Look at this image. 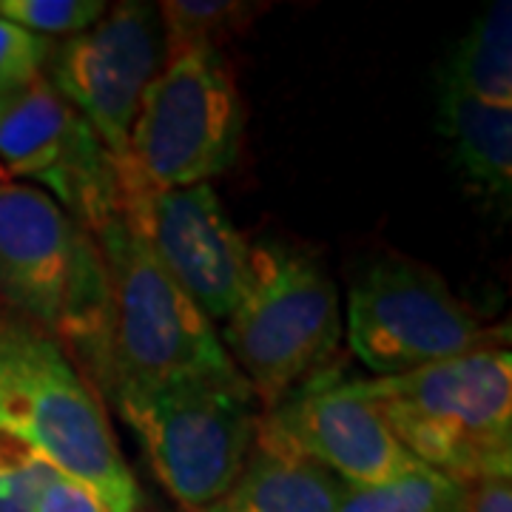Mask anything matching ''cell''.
<instances>
[{"label": "cell", "instance_id": "obj_1", "mask_svg": "<svg viewBox=\"0 0 512 512\" xmlns=\"http://www.w3.org/2000/svg\"><path fill=\"white\" fill-rule=\"evenodd\" d=\"M0 433L86 484L109 512L140 510L100 396L57 339L9 311H0Z\"/></svg>", "mask_w": 512, "mask_h": 512}, {"label": "cell", "instance_id": "obj_2", "mask_svg": "<svg viewBox=\"0 0 512 512\" xmlns=\"http://www.w3.org/2000/svg\"><path fill=\"white\" fill-rule=\"evenodd\" d=\"M92 237L109 276L106 345L94 382L117 410L185 376L234 367L214 322L165 274L120 211Z\"/></svg>", "mask_w": 512, "mask_h": 512}, {"label": "cell", "instance_id": "obj_3", "mask_svg": "<svg viewBox=\"0 0 512 512\" xmlns=\"http://www.w3.org/2000/svg\"><path fill=\"white\" fill-rule=\"evenodd\" d=\"M356 384L419 464L467 490L512 476L510 348L478 350Z\"/></svg>", "mask_w": 512, "mask_h": 512}, {"label": "cell", "instance_id": "obj_4", "mask_svg": "<svg viewBox=\"0 0 512 512\" xmlns=\"http://www.w3.org/2000/svg\"><path fill=\"white\" fill-rule=\"evenodd\" d=\"M0 299L97 373L109 322L106 262L97 239L37 185L0 183Z\"/></svg>", "mask_w": 512, "mask_h": 512}, {"label": "cell", "instance_id": "obj_5", "mask_svg": "<svg viewBox=\"0 0 512 512\" xmlns=\"http://www.w3.org/2000/svg\"><path fill=\"white\" fill-rule=\"evenodd\" d=\"M339 339V291L325 265L282 242L254 245L251 282L225 319L222 348L256 399L274 410L313 382Z\"/></svg>", "mask_w": 512, "mask_h": 512}, {"label": "cell", "instance_id": "obj_6", "mask_svg": "<svg viewBox=\"0 0 512 512\" xmlns=\"http://www.w3.org/2000/svg\"><path fill=\"white\" fill-rule=\"evenodd\" d=\"M120 416L143 439L154 476L191 512L231 490L259 430L254 390L237 367L165 384Z\"/></svg>", "mask_w": 512, "mask_h": 512}, {"label": "cell", "instance_id": "obj_7", "mask_svg": "<svg viewBox=\"0 0 512 512\" xmlns=\"http://www.w3.org/2000/svg\"><path fill=\"white\" fill-rule=\"evenodd\" d=\"M242 128L245 103L220 49H185L151 80L120 160L148 191L211 183L237 163Z\"/></svg>", "mask_w": 512, "mask_h": 512}, {"label": "cell", "instance_id": "obj_8", "mask_svg": "<svg viewBox=\"0 0 512 512\" xmlns=\"http://www.w3.org/2000/svg\"><path fill=\"white\" fill-rule=\"evenodd\" d=\"M345 333L356 359L376 379L510 342V330L481 322L439 274L399 256L376 259L356 276Z\"/></svg>", "mask_w": 512, "mask_h": 512}, {"label": "cell", "instance_id": "obj_9", "mask_svg": "<svg viewBox=\"0 0 512 512\" xmlns=\"http://www.w3.org/2000/svg\"><path fill=\"white\" fill-rule=\"evenodd\" d=\"M12 180L37 183L89 234L120 211L111 154L43 74L0 114V183Z\"/></svg>", "mask_w": 512, "mask_h": 512}, {"label": "cell", "instance_id": "obj_10", "mask_svg": "<svg viewBox=\"0 0 512 512\" xmlns=\"http://www.w3.org/2000/svg\"><path fill=\"white\" fill-rule=\"evenodd\" d=\"M120 214L211 322H225L237 311L251 282L254 245L228 217L214 185L126 188L120 191Z\"/></svg>", "mask_w": 512, "mask_h": 512}, {"label": "cell", "instance_id": "obj_11", "mask_svg": "<svg viewBox=\"0 0 512 512\" xmlns=\"http://www.w3.org/2000/svg\"><path fill=\"white\" fill-rule=\"evenodd\" d=\"M168 60L160 9L126 0L83 35L60 43L49 83L100 137L111 160L128 154V137L151 80Z\"/></svg>", "mask_w": 512, "mask_h": 512}, {"label": "cell", "instance_id": "obj_12", "mask_svg": "<svg viewBox=\"0 0 512 512\" xmlns=\"http://www.w3.org/2000/svg\"><path fill=\"white\" fill-rule=\"evenodd\" d=\"M256 441L308 458L356 487L384 484L419 467L356 382L313 379L299 387L259 421Z\"/></svg>", "mask_w": 512, "mask_h": 512}, {"label": "cell", "instance_id": "obj_13", "mask_svg": "<svg viewBox=\"0 0 512 512\" xmlns=\"http://www.w3.org/2000/svg\"><path fill=\"white\" fill-rule=\"evenodd\" d=\"M342 481L308 458L254 441L231 490L200 512H336Z\"/></svg>", "mask_w": 512, "mask_h": 512}, {"label": "cell", "instance_id": "obj_14", "mask_svg": "<svg viewBox=\"0 0 512 512\" xmlns=\"http://www.w3.org/2000/svg\"><path fill=\"white\" fill-rule=\"evenodd\" d=\"M439 128L453 146V163L467 185L481 197L507 205L512 194V109L439 89Z\"/></svg>", "mask_w": 512, "mask_h": 512}, {"label": "cell", "instance_id": "obj_15", "mask_svg": "<svg viewBox=\"0 0 512 512\" xmlns=\"http://www.w3.org/2000/svg\"><path fill=\"white\" fill-rule=\"evenodd\" d=\"M439 89L476 97L487 106L512 109V6L493 3L473 20L467 35L450 52Z\"/></svg>", "mask_w": 512, "mask_h": 512}, {"label": "cell", "instance_id": "obj_16", "mask_svg": "<svg viewBox=\"0 0 512 512\" xmlns=\"http://www.w3.org/2000/svg\"><path fill=\"white\" fill-rule=\"evenodd\" d=\"M467 504L470 490L464 484L419 464L384 484H342L336 512H467Z\"/></svg>", "mask_w": 512, "mask_h": 512}, {"label": "cell", "instance_id": "obj_17", "mask_svg": "<svg viewBox=\"0 0 512 512\" xmlns=\"http://www.w3.org/2000/svg\"><path fill=\"white\" fill-rule=\"evenodd\" d=\"M157 9L163 20L168 57L197 46L217 49L222 37L242 29L254 12L251 3L237 0H163Z\"/></svg>", "mask_w": 512, "mask_h": 512}, {"label": "cell", "instance_id": "obj_18", "mask_svg": "<svg viewBox=\"0 0 512 512\" xmlns=\"http://www.w3.org/2000/svg\"><path fill=\"white\" fill-rule=\"evenodd\" d=\"M106 9L103 0H0V18L40 37L83 35Z\"/></svg>", "mask_w": 512, "mask_h": 512}, {"label": "cell", "instance_id": "obj_19", "mask_svg": "<svg viewBox=\"0 0 512 512\" xmlns=\"http://www.w3.org/2000/svg\"><path fill=\"white\" fill-rule=\"evenodd\" d=\"M57 473L32 447L0 433V512H35L37 493Z\"/></svg>", "mask_w": 512, "mask_h": 512}, {"label": "cell", "instance_id": "obj_20", "mask_svg": "<svg viewBox=\"0 0 512 512\" xmlns=\"http://www.w3.org/2000/svg\"><path fill=\"white\" fill-rule=\"evenodd\" d=\"M55 52L49 37L32 35L15 23L0 18V89L18 92L40 77Z\"/></svg>", "mask_w": 512, "mask_h": 512}, {"label": "cell", "instance_id": "obj_21", "mask_svg": "<svg viewBox=\"0 0 512 512\" xmlns=\"http://www.w3.org/2000/svg\"><path fill=\"white\" fill-rule=\"evenodd\" d=\"M35 512H109L97 495L63 473H52L37 493Z\"/></svg>", "mask_w": 512, "mask_h": 512}, {"label": "cell", "instance_id": "obj_22", "mask_svg": "<svg viewBox=\"0 0 512 512\" xmlns=\"http://www.w3.org/2000/svg\"><path fill=\"white\" fill-rule=\"evenodd\" d=\"M467 512H512V484L510 478H493L470 487Z\"/></svg>", "mask_w": 512, "mask_h": 512}, {"label": "cell", "instance_id": "obj_23", "mask_svg": "<svg viewBox=\"0 0 512 512\" xmlns=\"http://www.w3.org/2000/svg\"><path fill=\"white\" fill-rule=\"evenodd\" d=\"M18 92H20V89H18ZM18 92H6V89H0V114H3V109L9 106V100H12V97H15Z\"/></svg>", "mask_w": 512, "mask_h": 512}]
</instances>
